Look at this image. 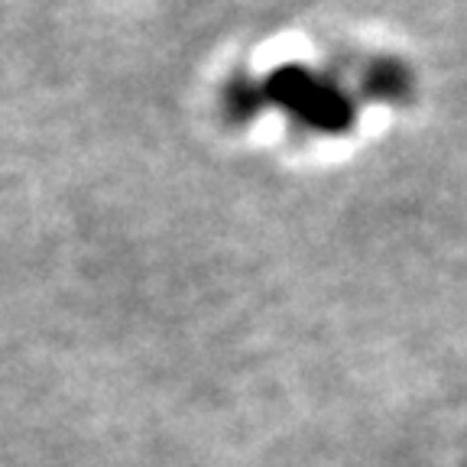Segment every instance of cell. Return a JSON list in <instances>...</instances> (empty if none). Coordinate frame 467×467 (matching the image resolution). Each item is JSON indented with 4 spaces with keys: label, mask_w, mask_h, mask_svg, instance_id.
Here are the masks:
<instances>
[{
    "label": "cell",
    "mask_w": 467,
    "mask_h": 467,
    "mask_svg": "<svg viewBox=\"0 0 467 467\" xmlns=\"http://www.w3.org/2000/svg\"><path fill=\"white\" fill-rule=\"evenodd\" d=\"M266 108H270V104H266L263 78L247 75V72H237L227 78L224 91H221V110H224L227 124L247 127V124H254Z\"/></svg>",
    "instance_id": "cell-3"
},
{
    "label": "cell",
    "mask_w": 467,
    "mask_h": 467,
    "mask_svg": "<svg viewBox=\"0 0 467 467\" xmlns=\"http://www.w3.org/2000/svg\"><path fill=\"white\" fill-rule=\"evenodd\" d=\"M360 98L387 108H406L419 95V81L412 68L396 56H370L358 66Z\"/></svg>",
    "instance_id": "cell-2"
},
{
    "label": "cell",
    "mask_w": 467,
    "mask_h": 467,
    "mask_svg": "<svg viewBox=\"0 0 467 467\" xmlns=\"http://www.w3.org/2000/svg\"><path fill=\"white\" fill-rule=\"evenodd\" d=\"M263 91L270 108H279L292 127L315 137H344L358 127L360 104L335 72L289 62L263 78Z\"/></svg>",
    "instance_id": "cell-1"
}]
</instances>
